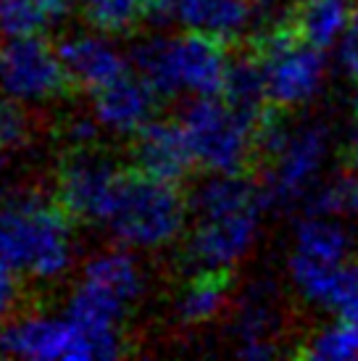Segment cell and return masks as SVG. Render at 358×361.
Segmentation results:
<instances>
[{"mask_svg": "<svg viewBox=\"0 0 358 361\" xmlns=\"http://www.w3.org/2000/svg\"><path fill=\"white\" fill-rule=\"evenodd\" d=\"M261 185L240 174H211L190 195L185 264L190 271H232L259 232Z\"/></svg>", "mask_w": 358, "mask_h": 361, "instance_id": "obj_1", "label": "cell"}, {"mask_svg": "<svg viewBox=\"0 0 358 361\" xmlns=\"http://www.w3.org/2000/svg\"><path fill=\"white\" fill-rule=\"evenodd\" d=\"M80 256L71 216L58 201L37 192H11L0 198V261L19 277L58 282Z\"/></svg>", "mask_w": 358, "mask_h": 361, "instance_id": "obj_2", "label": "cell"}, {"mask_svg": "<svg viewBox=\"0 0 358 361\" xmlns=\"http://www.w3.org/2000/svg\"><path fill=\"white\" fill-rule=\"evenodd\" d=\"M148 288V271L137 251L109 248L85 261L80 280L71 288L66 314L85 324L92 335L124 345V322L142 301Z\"/></svg>", "mask_w": 358, "mask_h": 361, "instance_id": "obj_3", "label": "cell"}, {"mask_svg": "<svg viewBox=\"0 0 358 361\" xmlns=\"http://www.w3.org/2000/svg\"><path fill=\"white\" fill-rule=\"evenodd\" d=\"M132 66L161 98L219 95L227 80V45L200 32L150 35L132 48Z\"/></svg>", "mask_w": 358, "mask_h": 361, "instance_id": "obj_4", "label": "cell"}, {"mask_svg": "<svg viewBox=\"0 0 358 361\" xmlns=\"http://www.w3.org/2000/svg\"><path fill=\"white\" fill-rule=\"evenodd\" d=\"M190 221V198L174 182L148 174H127L103 227L116 245L130 251H163L185 235Z\"/></svg>", "mask_w": 358, "mask_h": 361, "instance_id": "obj_5", "label": "cell"}, {"mask_svg": "<svg viewBox=\"0 0 358 361\" xmlns=\"http://www.w3.org/2000/svg\"><path fill=\"white\" fill-rule=\"evenodd\" d=\"M0 353L27 361H92L116 359L124 345L92 335L63 309L11 317L0 330Z\"/></svg>", "mask_w": 358, "mask_h": 361, "instance_id": "obj_6", "label": "cell"}, {"mask_svg": "<svg viewBox=\"0 0 358 361\" xmlns=\"http://www.w3.org/2000/svg\"><path fill=\"white\" fill-rule=\"evenodd\" d=\"M179 121L187 132L198 166L211 174H240L253 169L256 121L232 109L221 95L190 98Z\"/></svg>", "mask_w": 358, "mask_h": 361, "instance_id": "obj_7", "label": "cell"}, {"mask_svg": "<svg viewBox=\"0 0 358 361\" xmlns=\"http://www.w3.org/2000/svg\"><path fill=\"white\" fill-rule=\"evenodd\" d=\"M124 177L127 171L119 166V161L100 151L98 142L69 145L56 166V201L71 219L103 227Z\"/></svg>", "mask_w": 358, "mask_h": 361, "instance_id": "obj_8", "label": "cell"}, {"mask_svg": "<svg viewBox=\"0 0 358 361\" xmlns=\"http://www.w3.org/2000/svg\"><path fill=\"white\" fill-rule=\"evenodd\" d=\"M69 74L58 45L45 35L0 40V95L21 106H48L69 90Z\"/></svg>", "mask_w": 358, "mask_h": 361, "instance_id": "obj_9", "label": "cell"}, {"mask_svg": "<svg viewBox=\"0 0 358 361\" xmlns=\"http://www.w3.org/2000/svg\"><path fill=\"white\" fill-rule=\"evenodd\" d=\"M327 151V135L321 127H303L288 135L277 156L261 166V195L264 206H292L311 185Z\"/></svg>", "mask_w": 358, "mask_h": 361, "instance_id": "obj_10", "label": "cell"}, {"mask_svg": "<svg viewBox=\"0 0 358 361\" xmlns=\"http://www.w3.org/2000/svg\"><path fill=\"white\" fill-rule=\"evenodd\" d=\"M150 21H174L182 30L209 35L232 45L245 40L250 27L261 21L259 0H156Z\"/></svg>", "mask_w": 358, "mask_h": 361, "instance_id": "obj_11", "label": "cell"}, {"mask_svg": "<svg viewBox=\"0 0 358 361\" xmlns=\"http://www.w3.org/2000/svg\"><path fill=\"white\" fill-rule=\"evenodd\" d=\"M61 61L66 66L71 85L90 95L132 71V53H124L116 35L103 30H77L58 42Z\"/></svg>", "mask_w": 358, "mask_h": 361, "instance_id": "obj_12", "label": "cell"}, {"mask_svg": "<svg viewBox=\"0 0 358 361\" xmlns=\"http://www.w3.org/2000/svg\"><path fill=\"white\" fill-rule=\"evenodd\" d=\"M159 90L140 71H127L124 77L92 92V109L100 130L113 137H135L142 127L156 119Z\"/></svg>", "mask_w": 358, "mask_h": 361, "instance_id": "obj_13", "label": "cell"}, {"mask_svg": "<svg viewBox=\"0 0 358 361\" xmlns=\"http://www.w3.org/2000/svg\"><path fill=\"white\" fill-rule=\"evenodd\" d=\"M132 164L140 174L179 185L198 161L182 121L153 119L132 137Z\"/></svg>", "mask_w": 358, "mask_h": 361, "instance_id": "obj_14", "label": "cell"}, {"mask_svg": "<svg viewBox=\"0 0 358 361\" xmlns=\"http://www.w3.org/2000/svg\"><path fill=\"white\" fill-rule=\"evenodd\" d=\"M232 277V271H190V277L182 282L171 301L174 319L182 327H200L214 322L227 309Z\"/></svg>", "mask_w": 358, "mask_h": 361, "instance_id": "obj_15", "label": "cell"}, {"mask_svg": "<svg viewBox=\"0 0 358 361\" xmlns=\"http://www.w3.org/2000/svg\"><path fill=\"white\" fill-rule=\"evenodd\" d=\"M274 301L268 288L259 285L240 301L232 314V335L237 338V356L242 359H271L277 348L271 343L274 332Z\"/></svg>", "mask_w": 358, "mask_h": 361, "instance_id": "obj_16", "label": "cell"}, {"mask_svg": "<svg viewBox=\"0 0 358 361\" xmlns=\"http://www.w3.org/2000/svg\"><path fill=\"white\" fill-rule=\"evenodd\" d=\"M282 19L303 42L327 48L345 30L350 0H295Z\"/></svg>", "mask_w": 358, "mask_h": 361, "instance_id": "obj_17", "label": "cell"}, {"mask_svg": "<svg viewBox=\"0 0 358 361\" xmlns=\"http://www.w3.org/2000/svg\"><path fill=\"white\" fill-rule=\"evenodd\" d=\"M77 0H0V40L48 35L69 19Z\"/></svg>", "mask_w": 358, "mask_h": 361, "instance_id": "obj_18", "label": "cell"}, {"mask_svg": "<svg viewBox=\"0 0 358 361\" xmlns=\"http://www.w3.org/2000/svg\"><path fill=\"white\" fill-rule=\"evenodd\" d=\"M221 98L237 109L242 116L259 124L261 114L268 109V90H266V74L261 66L259 56L253 51L242 53L240 59L229 61L227 80L219 92Z\"/></svg>", "mask_w": 358, "mask_h": 361, "instance_id": "obj_19", "label": "cell"}, {"mask_svg": "<svg viewBox=\"0 0 358 361\" xmlns=\"http://www.w3.org/2000/svg\"><path fill=\"white\" fill-rule=\"evenodd\" d=\"M90 27L111 35H124L153 19L156 0H80Z\"/></svg>", "mask_w": 358, "mask_h": 361, "instance_id": "obj_20", "label": "cell"}, {"mask_svg": "<svg viewBox=\"0 0 358 361\" xmlns=\"http://www.w3.org/2000/svg\"><path fill=\"white\" fill-rule=\"evenodd\" d=\"M309 259L324 264H342L348 253V235L338 224L324 221L321 216H309L298 227V251Z\"/></svg>", "mask_w": 358, "mask_h": 361, "instance_id": "obj_21", "label": "cell"}, {"mask_svg": "<svg viewBox=\"0 0 358 361\" xmlns=\"http://www.w3.org/2000/svg\"><path fill=\"white\" fill-rule=\"evenodd\" d=\"M32 140V119L27 106L0 95V174L8 169Z\"/></svg>", "mask_w": 358, "mask_h": 361, "instance_id": "obj_22", "label": "cell"}, {"mask_svg": "<svg viewBox=\"0 0 358 361\" xmlns=\"http://www.w3.org/2000/svg\"><path fill=\"white\" fill-rule=\"evenodd\" d=\"M295 356L300 359H356L358 356V324L340 319V324L319 332L300 345Z\"/></svg>", "mask_w": 358, "mask_h": 361, "instance_id": "obj_23", "label": "cell"}, {"mask_svg": "<svg viewBox=\"0 0 358 361\" xmlns=\"http://www.w3.org/2000/svg\"><path fill=\"white\" fill-rule=\"evenodd\" d=\"M19 274L13 269H8L3 261H0V330L6 327L13 317V311L19 306Z\"/></svg>", "mask_w": 358, "mask_h": 361, "instance_id": "obj_24", "label": "cell"}, {"mask_svg": "<svg viewBox=\"0 0 358 361\" xmlns=\"http://www.w3.org/2000/svg\"><path fill=\"white\" fill-rule=\"evenodd\" d=\"M340 66L358 77V11L350 13V21L345 32H342V42H340Z\"/></svg>", "mask_w": 358, "mask_h": 361, "instance_id": "obj_25", "label": "cell"}, {"mask_svg": "<svg viewBox=\"0 0 358 361\" xmlns=\"http://www.w3.org/2000/svg\"><path fill=\"white\" fill-rule=\"evenodd\" d=\"M350 166H358V130L353 135V142H350Z\"/></svg>", "mask_w": 358, "mask_h": 361, "instance_id": "obj_26", "label": "cell"}]
</instances>
